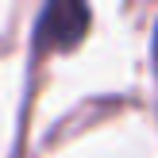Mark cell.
Returning a JSON list of instances; mask_svg holds the SVG:
<instances>
[{"label":"cell","instance_id":"1","mask_svg":"<svg viewBox=\"0 0 158 158\" xmlns=\"http://www.w3.org/2000/svg\"><path fill=\"white\" fill-rule=\"evenodd\" d=\"M89 31V4L85 0H46L35 27L39 50H73Z\"/></svg>","mask_w":158,"mask_h":158},{"label":"cell","instance_id":"2","mask_svg":"<svg viewBox=\"0 0 158 158\" xmlns=\"http://www.w3.org/2000/svg\"><path fill=\"white\" fill-rule=\"evenodd\" d=\"M154 66H158V31H154Z\"/></svg>","mask_w":158,"mask_h":158}]
</instances>
